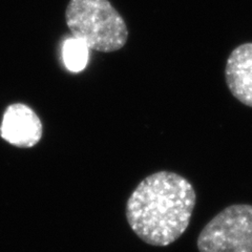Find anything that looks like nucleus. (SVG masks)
<instances>
[{"label": "nucleus", "mask_w": 252, "mask_h": 252, "mask_svg": "<svg viewBox=\"0 0 252 252\" xmlns=\"http://www.w3.org/2000/svg\"><path fill=\"white\" fill-rule=\"evenodd\" d=\"M194 188L184 177L158 171L141 181L126 203V219L148 245L165 247L176 242L190 223Z\"/></svg>", "instance_id": "1"}, {"label": "nucleus", "mask_w": 252, "mask_h": 252, "mask_svg": "<svg viewBox=\"0 0 252 252\" xmlns=\"http://www.w3.org/2000/svg\"><path fill=\"white\" fill-rule=\"evenodd\" d=\"M65 22L73 37L93 51L113 53L127 42V26L109 0H69Z\"/></svg>", "instance_id": "2"}, {"label": "nucleus", "mask_w": 252, "mask_h": 252, "mask_svg": "<svg viewBox=\"0 0 252 252\" xmlns=\"http://www.w3.org/2000/svg\"><path fill=\"white\" fill-rule=\"evenodd\" d=\"M200 252H252V205L225 208L203 228Z\"/></svg>", "instance_id": "3"}, {"label": "nucleus", "mask_w": 252, "mask_h": 252, "mask_svg": "<svg viewBox=\"0 0 252 252\" xmlns=\"http://www.w3.org/2000/svg\"><path fill=\"white\" fill-rule=\"evenodd\" d=\"M42 133V122L34 109L23 103L7 106L0 126L3 140L16 147L31 148L39 143Z\"/></svg>", "instance_id": "4"}, {"label": "nucleus", "mask_w": 252, "mask_h": 252, "mask_svg": "<svg viewBox=\"0 0 252 252\" xmlns=\"http://www.w3.org/2000/svg\"><path fill=\"white\" fill-rule=\"evenodd\" d=\"M227 86L241 103L252 107V42L231 52L225 68Z\"/></svg>", "instance_id": "5"}, {"label": "nucleus", "mask_w": 252, "mask_h": 252, "mask_svg": "<svg viewBox=\"0 0 252 252\" xmlns=\"http://www.w3.org/2000/svg\"><path fill=\"white\" fill-rule=\"evenodd\" d=\"M89 47L76 38H70L63 46V59L68 70L78 73L83 70L89 59Z\"/></svg>", "instance_id": "6"}]
</instances>
